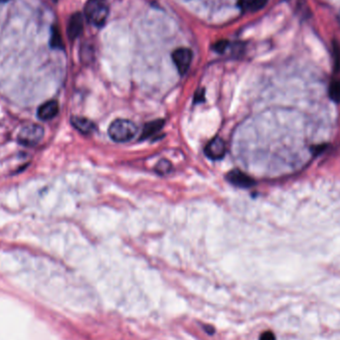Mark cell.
<instances>
[{"label": "cell", "instance_id": "8992f818", "mask_svg": "<svg viewBox=\"0 0 340 340\" xmlns=\"http://www.w3.org/2000/svg\"><path fill=\"white\" fill-rule=\"evenodd\" d=\"M226 179L234 186L241 188H249L255 184L253 178H251L249 175H247L239 169H234L227 173Z\"/></svg>", "mask_w": 340, "mask_h": 340}, {"label": "cell", "instance_id": "7c38bea8", "mask_svg": "<svg viewBox=\"0 0 340 340\" xmlns=\"http://www.w3.org/2000/svg\"><path fill=\"white\" fill-rule=\"evenodd\" d=\"M50 45L53 49H64V43L62 40L61 32L57 26H53L51 30V38H50Z\"/></svg>", "mask_w": 340, "mask_h": 340}, {"label": "cell", "instance_id": "277c9868", "mask_svg": "<svg viewBox=\"0 0 340 340\" xmlns=\"http://www.w3.org/2000/svg\"><path fill=\"white\" fill-rule=\"evenodd\" d=\"M192 51L187 48H178L172 53V60L180 73V75H184L192 62Z\"/></svg>", "mask_w": 340, "mask_h": 340}, {"label": "cell", "instance_id": "9a60e30c", "mask_svg": "<svg viewBox=\"0 0 340 340\" xmlns=\"http://www.w3.org/2000/svg\"><path fill=\"white\" fill-rule=\"evenodd\" d=\"M332 51H333V61H334V71L340 72V45L334 40L332 41Z\"/></svg>", "mask_w": 340, "mask_h": 340}, {"label": "cell", "instance_id": "e0dca14e", "mask_svg": "<svg viewBox=\"0 0 340 340\" xmlns=\"http://www.w3.org/2000/svg\"><path fill=\"white\" fill-rule=\"evenodd\" d=\"M296 8L297 11H299V14H301V16H307L306 14H308V7L306 6L304 0H298Z\"/></svg>", "mask_w": 340, "mask_h": 340}, {"label": "cell", "instance_id": "ac0fdd59", "mask_svg": "<svg viewBox=\"0 0 340 340\" xmlns=\"http://www.w3.org/2000/svg\"><path fill=\"white\" fill-rule=\"evenodd\" d=\"M260 340H276V336H275V334L273 332L266 331V332H264L261 335Z\"/></svg>", "mask_w": 340, "mask_h": 340}, {"label": "cell", "instance_id": "d6986e66", "mask_svg": "<svg viewBox=\"0 0 340 340\" xmlns=\"http://www.w3.org/2000/svg\"><path fill=\"white\" fill-rule=\"evenodd\" d=\"M9 1V0H0V3H4V2H7Z\"/></svg>", "mask_w": 340, "mask_h": 340}, {"label": "cell", "instance_id": "7a4b0ae2", "mask_svg": "<svg viewBox=\"0 0 340 340\" xmlns=\"http://www.w3.org/2000/svg\"><path fill=\"white\" fill-rule=\"evenodd\" d=\"M106 0H89L85 6V15L89 22L96 26H102L108 15Z\"/></svg>", "mask_w": 340, "mask_h": 340}, {"label": "cell", "instance_id": "5b68a950", "mask_svg": "<svg viewBox=\"0 0 340 340\" xmlns=\"http://www.w3.org/2000/svg\"><path fill=\"white\" fill-rule=\"evenodd\" d=\"M226 150L227 147L225 142L218 137L211 140L204 149L206 156L213 160L222 159L226 154Z\"/></svg>", "mask_w": 340, "mask_h": 340}, {"label": "cell", "instance_id": "30bf717a", "mask_svg": "<svg viewBox=\"0 0 340 340\" xmlns=\"http://www.w3.org/2000/svg\"><path fill=\"white\" fill-rule=\"evenodd\" d=\"M268 0H239V6L243 11L255 12L266 6Z\"/></svg>", "mask_w": 340, "mask_h": 340}, {"label": "cell", "instance_id": "8fae6325", "mask_svg": "<svg viewBox=\"0 0 340 340\" xmlns=\"http://www.w3.org/2000/svg\"><path fill=\"white\" fill-rule=\"evenodd\" d=\"M164 126V121L163 120H157V121H153L148 123L147 125L145 126V129L143 131V135H142V140H146L148 139L149 137L153 136L154 134H156L157 132H159Z\"/></svg>", "mask_w": 340, "mask_h": 340}, {"label": "cell", "instance_id": "5bb4252c", "mask_svg": "<svg viewBox=\"0 0 340 340\" xmlns=\"http://www.w3.org/2000/svg\"><path fill=\"white\" fill-rule=\"evenodd\" d=\"M172 170V164L167 159H161L155 166V171L160 175L168 174Z\"/></svg>", "mask_w": 340, "mask_h": 340}, {"label": "cell", "instance_id": "52a82bcc", "mask_svg": "<svg viewBox=\"0 0 340 340\" xmlns=\"http://www.w3.org/2000/svg\"><path fill=\"white\" fill-rule=\"evenodd\" d=\"M59 111V104L56 100H49L41 104L37 110V116L41 121L54 119Z\"/></svg>", "mask_w": 340, "mask_h": 340}, {"label": "cell", "instance_id": "9c48e42d", "mask_svg": "<svg viewBox=\"0 0 340 340\" xmlns=\"http://www.w3.org/2000/svg\"><path fill=\"white\" fill-rule=\"evenodd\" d=\"M71 124L76 130H78L80 133L85 134V135L93 133L96 129V126L92 121L83 117H77V116L72 117Z\"/></svg>", "mask_w": 340, "mask_h": 340}, {"label": "cell", "instance_id": "3957f363", "mask_svg": "<svg viewBox=\"0 0 340 340\" xmlns=\"http://www.w3.org/2000/svg\"><path fill=\"white\" fill-rule=\"evenodd\" d=\"M44 137V129L37 124H27L20 130L17 140L18 143L25 146H37Z\"/></svg>", "mask_w": 340, "mask_h": 340}, {"label": "cell", "instance_id": "4fadbf2b", "mask_svg": "<svg viewBox=\"0 0 340 340\" xmlns=\"http://www.w3.org/2000/svg\"><path fill=\"white\" fill-rule=\"evenodd\" d=\"M329 97L335 102H340V80L333 81L329 87Z\"/></svg>", "mask_w": 340, "mask_h": 340}, {"label": "cell", "instance_id": "6da1fadb", "mask_svg": "<svg viewBox=\"0 0 340 340\" xmlns=\"http://www.w3.org/2000/svg\"><path fill=\"white\" fill-rule=\"evenodd\" d=\"M137 134L138 128L130 120L118 119L113 121L108 128V136L116 143L130 142L137 136Z\"/></svg>", "mask_w": 340, "mask_h": 340}, {"label": "cell", "instance_id": "2e32d148", "mask_svg": "<svg viewBox=\"0 0 340 340\" xmlns=\"http://www.w3.org/2000/svg\"><path fill=\"white\" fill-rule=\"evenodd\" d=\"M228 44H229L228 41L221 40V41L217 42V43L213 46V49H214L216 52H218V53H223V52L226 50L227 46H228Z\"/></svg>", "mask_w": 340, "mask_h": 340}, {"label": "cell", "instance_id": "ffe728a7", "mask_svg": "<svg viewBox=\"0 0 340 340\" xmlns=\"http://www.w3.org/2000/svg\"><path fill=\"white\" fill-rule=\"evenodd\" d=\"M337 17H338V21H339V23H340V12H339V14H338Z\"/></svg>", "mask_w": 340, "mask_h": 340}, {"label": "cell", "instance_id": "ba28073f", "mask_svg": "<svg viewBox=\"0 0 340 340\" xmlns=\"http://www.w3.org/2000/svg\"><path fill=\"white\" fill-rule=\"evenodd\" d=\"M84 28V21L83 16L81 13H75L71 16L69 23H68V36L71 40H75L77 37H79L83 31Z\"/></svg>", "mask_w": 340, "mask_h": 340}]
</instances>
